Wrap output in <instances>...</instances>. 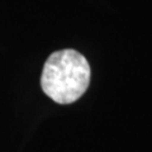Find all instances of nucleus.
Segmentation results:
<instances>
[{"label":"nucleus","mask_w":152,"mask_h":152,"mask_svg":"<svg viewBox=\"0 0 152 152\" xmlns=\"http://www.w3.org/2000/svg\"><path fill=\"white\" fill-rule=\"evenodd\" d=\"M90 66L86 58L74 50L52 53L46 61L41 77L45 94L60 104H70L86 91Z\"/></svg>","instance_id":"nucleus-1"}]
</instances>
